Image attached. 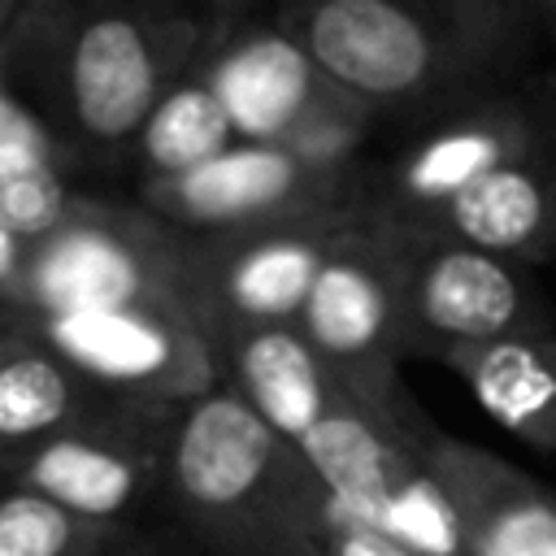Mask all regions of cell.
Masks as SVG:
<instances>
[{"mask_svg": "<svg viewBox=\"0 0 556 556\" xmlns=\"http://www.w3.org/2000/svg\"><path fill=\"white\" fill-rule=\"evenodd\" d=\"M200 83L226 109L239 143H282L330 161H356L378 126L348 100L278 13H239L222 22L195 61Z\"/></svg>", "mask_w": 556, "mask_h": 556, "instance_id": "obj_4", "label": "cell"}, {"mask_svg": "<svg viewBox=\"0 0 556 556\" xmlns=\"http://www.w3.org/2000/svg\"><path fill=\"white\" fill-rule=\"evenodd\" d=\"M22 282L43 317L182 300L178 235L148 208L122 217L74 213L61 230L39 239Z\"/></svg>", "mask_w": 556, "mask_h": 556, "instance_id": "obj_13", "label": "cell"}, {"mask_svg": "<svg viewBox=\"0 0 556 556\" xmlns=\"http://www.w3.org/2000/svg\"><path fill=\"white\" fill-rule=\"evenodd\" d=\"M17 269H22V239L9 235V230H0V287L13 282Z\"/></svg>", "mask_w": 556, "mask_h": 556, "instance_id": "obj_24", "label": "cell"}, {"mask_svg": "<svg viewBox=\"0 0 556 556\" xmlns=\"http://www.w3.org/2000/svg\"><path fill=\"white\" fill-rule=\"evenodd\" d=\"M382 230L395 248L404 361H443L452 352L556 330L552 304L534 269L430 230L391 222H382Z\"/></svg>", "mask_w": 556, "mask_h": 556, "instance_id": "obj_6", "label": "cell"}, {"mask_svg": "<svg viewBox=\"0 0 556 556\" xmlns=\"http://www.w3.org/2000/svg\"><path fill=\"white\" fill-rule=\"evenodd\" d=\"M439 365L452 369L478 408L517 443L556 452V330L452 352Z\"/></svg>", "mask_w": 556, "mask_h": 556, "instance_id": "obj_16", "label": "cell"}, {"mask_svg": "<svg viewBox=\"0 0 556 556\" xmlns=\"http://www.w3.org/2000/svg\"><path fill=\"white\" fill-rule=\"evenodd\" d=\"M0 148H26V152H48L52 156L48 130L4 91H0Z\"/></svg>", "mask_w": 556, "mask_h": 556, "instance_id": "obj_22", "label": "cell"}, {"mask_svg": "<svg viewBox=\"0 0 556 556\" xmlns=\"http://www.w3.org/2000/svg\"><path fill=\"white\" fill-rule=\"evenodd\" d=\"M239 139H235V126H230L226 109L217 104V96L191 70L182 83H174L156 100V109L148 113V122H143V130L135 135L130 148L143 165V187H148V182L191 174V169L208 165L213 156H222Z\"/></svg>", "mask_w": 556, "mask_h": 556, "instance_id": "obj_17", "label": "cell"}, {"mask_svg": "<svg viewBox=\"0 0 556 556\" xmlns=\"http://www.w3.org/2000/svg\"><path fill=\"white\" fill-rule=\"evenodd\" d=\"M122 556H156V552H122ZM204 556V552H200Z\"/></svg>", "mask_w": 556, "mask_h": 556, "instance_id": "obj_25", "label": "cell"}, {"mask_svg": "<svg viewBox=\"0 0 556 556\" xmlns=\"http://www.w3.org/2000/svg\"><path fill=\"white\" fill-rule=\"evenodd\" d=\"M352 213L230 235H178V287L204 339L217 348L230 334L295 326L317 269Z\"/></svg>", "mask_w": 556, "mask_h": 556, "instance_id": "obj_10", "label": "cell"}, {"mask_svg": "<svg viewBox=\"0 0 556 556\" xmlns=\"http://www.w3.org/2000/svg\"><path fill=\"white\" fill-rule=\"evenodd\" d=\"M161 495L204 556H313L334 513L313 465L226 382L178 404Z\"/></svg>", "mask_w": 556, "mask_h": 556, "instance_id": "obj_3", "label": "cell"}, {"mask_svg": "<svg viewBox=\"0 0 556 556\" xmlns=\"http://www.w3.org/2000/svg\"><path fill=\"white\" fill-rule=\"evenodd\" d=\"M213 352L222 382L313 465L339 513L426 556H460L452 513L426 465L434 426L421 413L395 417L369 404L295 326L230 334Z\"/></svg>", "mask_w": 556, "mask_h": 556, "instance_id": "obj_1", "label": "cell"}, {"mask_svg": "<svg viewBox=\"0 0 556 556\" xmlns=\"http://www.w3.org/2000/svg\"><path fill=\"white\" fill-rule=\"evenodd\" d=\"M74 217L61 169L48 152L0 148V230L17 239H48Z\"/></svg>", "mask_w": 556, "mask_h": 556, "instance_id": "obj_20", "label": "cell"}, {"mask_svg": "<svg viewBox=\"0 0 556 556\" xmlns=\"http://www.w3.org/2000/svg\"><path fill=\"white\" fill-rule=\"evenodd\" d=\"M361 165L282 143H235L208 165L148 182L143 208L182 239L361 208Z\"/></svg>", "mask_w": 556, "mask_h": 556, "instance_id": "obj_8", "label": "cell"}, {"mask_svg": "<svg viewBox=\"0 0 556 556\" xmlns=\"http://www.w3.org/2000/svg\"><path fill=\"white\" fill-rule=\"evenodd\" d=\"M321 556H426V552L404 547L391 534H382L374 526H361V521H352L348 513L334 508L330 521H326V534H321Z\"/></svg>", "mask_w": 556, "mask_h": 556, "instance_id": "obj_21", "label": "cell"}, {"mask_svg": "<svg viewBox=\"0 0 556 556\" xmlns=\"http://www.w3.org/2000/svg\"><path fill=\"white\" fill-rule=\"evenodd\" d=\"M391 226L430 230L526 269L552 265L556 261V161L508 165L491 178L469 182L465 191L447 195L421 217L391 222Z\"/></svg>", "mask_w": 556, "mask_h": 556, "instance_id": "obj_15", "label": "cell"}, {"mask_svg": "<svg viewBox=\"0 0 556 556\" xmlns=\"http://www.w3.org/2000/svg\"><path fill=\"white\" fill-rule=\"evenodd\" d=\"M534 22L543 39V56H556V0H534ZM556 65V61H552Z\"/></svg>", "mask_w": 556, "mask_h": 556, "instance_id": "obj_23", "label": "cell"}, {"mask_svg": "<svg viewBox=\"0 0 556 556\" xmlns=\"http://www.w3.org/2000/svg\"><path fill=\"white\" fill-rule=\"evenodd\" d=\"M226 17L230 9H152L78 22L65 48V96L83 139L135 143L156 100L195 70Z\"/></svg>", "mask_w": 556, "mask_h": 556, "instance_id": "obj_7", "label": "cell"}, {"mask_svg": "<svg viewBox=\"0 0 556 556\" xmlns=\"http://www.w3.org/2000/svg\"><path fill=\"white\" fill-rule=\"evenodd\" d=\"M313 556H321V552H313Z\"/></svg>", "mask_w": 556, "mask_h": 556, "instance_id": "obj_26", "label": "cell"}, {"mask_svg": "<svg viewBox=\"0 0 556 556\" xmlns=\"http://www.w3.org/2000/svg\"><path fill=\"white\" fill-rule=\"evenodd\" d=\"M556 161V70L469 96L408 135V143L361 182V208L382 222H413L447 195L508 165Z\"/></svg>", "mask_w": 556, "mask_h": 556, "instance_id": "obj_5", "label": "cell"}, {"mask_svg": "<svg viewBox=\"0 0 556 556\" xmlns=\"http://www.w3.org/2000/svg\"><path fill=\"white\" fill-rule=\"evenodd\" d=\"M178 404L113 395L78 426L43 439L22 478L26 491L52 500L78 521L122 526L148 495L165 486V452Z\"/></svg>", "mask_w": 556, "mask_h": 556, "instance_id": "obj_12", "label": "cell"}, {"mask_svg": "<svg viewBox=\"0 0 556 556\" xmlns=\"http://www.w3.org/2000/svg\"><path fill=\"white\" fill-rule=\"evenodd\" d=\"M426 465L452 513L460 556H556V486L439 426Z\"/></svg>", "mask_w": 556, "mask_h": 556, "instance_id": "obj_14", "label": "cell"}, {"mask_svg": "<svg viewBox=\"0 0 556 556\" xmlns=\"http://www.w3.org/2000/svg\"><path fill=\"white\" fill-rule=\"evenodd\" d=\"M96 404H109V391L78 378L52 352H17L0 361V439H52L78 426Z\"/></svg>", "mask_w": 556, "mask_h": 556, "instance_id": "obj_18", "label": "cell"}, {"mask_svg": "<svg viewBox=\"0 0 556 556\" xmlns=\"http://www.w3.org/2000/svg\"><path fill=\"white\" fill-rule=\"evenodd\" d=\"M278 22L374 122H426L547 70L534 0H300Z\"/></svg>", "mask_w": 556, "mask_h": 556, "instance_id": "obj_2", "label": "cell"}, {"mask_svg": "<svg viewBox=\"0 0 556 556\" xmlns=\"http://www.w3.org/2000/svg\"><path fill=\"white\" fill-rule=\"evenodd\" d=\"M113 526H91L35 491L0 495V556H109Z\"/></svg>", "mask_w": 556, "mask_h": 556, "instance_id": "obj_19", "label": "cell"}, {"mask_svg": "<svg viewBox=\"0 0 556 556\" xmlns=\"http://www.w3.org/2000/svg\"><path fill=\"white\" fill-rule=\"evenodd\" d=\"M43 343L78 378L122 400L187 404L222 382V361L187 300L43 317Z\"/></svg>", "mask_w": 556, "mask_h": 556, "instance_id": "obj_11", "label": "cell"}, {"mask_svg": "<svg viewBox=\"0 0 556 556\" xmlns=\"http://www.w3.org/2000/svg\"><path fill=\"white\" fill-rule=\"evenodd\" d=\"M300 339L369 404L413 417L417 400L400 382V291H395V248L382 222L365 208L334 235L313 291L295 317Z\"/></svg>", "mask_w": 556, "mask_h": 556, "instance_id": "obj_9", "label": "cell"}]
</instances>
